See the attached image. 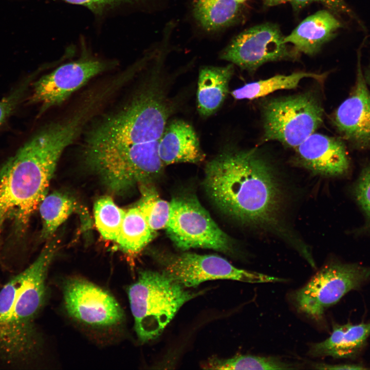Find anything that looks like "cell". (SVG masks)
<instances>
[{"mask_svg":"<svg viewBox=\"0 0 370 370\" xmlns=\"http://www.w3.org/2000/svg\"><path fill=\"white\" fill-rule=\"evenodd\" d=\"M284 38L275 24L257 25L234 36L219 57L242 69L254 71L267 62L297 57L299 52L284 42Z\"/></svg>","mask_w":370,"mask_h":370,"instance_id":"cell-10","label":"cell"},{"mask_svg":"<svg viewBox=\"0 0 370 370\" xmlns=\"http://www.w3.org/2000/svg\"><path fill=\"white\" fill-rule=\"evenodd\" d=\"M156 232L149 226L137 207L125 211L116 240L120 249L131 255L139 253L155 237Z\"/></svg>","mask_w":370,"mask_h":370,"instance_id":"cell-20","label":"cell"},{"mask_svg":"<svg viewBox=\"0 0 370 370\" xmlns=\"http://www.w3.org/2000/svg\"><path fill=\"white\" fill-rule=\"evenodd\" d=\"M48 243L28 267L13 276L0 290V360L23 364L41 347L35 320L46 295V278L58 248Z\"/></svg>","mask_w":370,"mask_h":370,"instance_id":"cell-3","label":"cell"},{"mask_svg":"<svg viewBox=\"0 0 370 370\" xmlns=\"http://www.w3.org/2000/svg\"><path fill=\"white\" fill-rule=\"evenodd\" d=\"M205 368L214 369H295L291 363L274 357L253 355H239L220 359L213 358L203 365Z\"/></svg>","mask_w":370,"mask_h":370,"instance_id":"cell-24","label":"cell"},{"mask_svg":"<svg viewBox=\"0 0 370 370\" xmlns=\"http://www.w3.org/2000/svg\"><path fill=\"white\" fill-rule=\"evenodd\" d=\"M162 271L184 287H195L207 281L225 279L250 283L283 282L284 279L238 269L215 255L184 252L159 258Z\"/></svg>","mask_w":370,"mask_h":370,"instance_id":"cell-9","label":"cell"},{"mask_svg":"<svg viewBox=\"0 0 370 370\" xmlns=\"http://www.w3.org/2000/svg\"><path fill=\"white\" fill-rule=\"evenodd\" d=\"M33 76L28 77L8 95L0 100V126L13 114L25 98Z\"/></svg>","mask_w":370,"mask_h":370,"instance_id":"cell-27","label":"cell"},{"mask_svg":"<svg viewBox=\"0 0 370 370\" xmlns=\"http://www.w3.org/2000/svg\"><path fill=\"white\" fill-rule=\"evenodd\" d=\"M355 196L359 205L370 218V162L363 168L359 176Z\"/></svg>","mask_w":370,"mask_h":370,"instance_id":"cell-28","label":"cell"},{"mask_svg":"<svg viewBox=\"0 0 370 370\" xmlns=\"http://www.w3.org/2000/svg\"><path fill=\"white\" fill-rule=\"evenodd\" d=\"M65 309L79 323L95 328H108L120 324L124 312L116 299L92 282L71 278L63 287Z\"/></svg>","mask_w":370,"mask_h":370,"instance_id":"cell-11","label":"cell"},{"mask_svg":"<svg viewBox=\"0 0 370 370\" xmlns=\"http://www.w3.org/2000/svg\"><path fill=\"white\" fill-rule=\"evenodd\" d=\"M370 276V268L355 264L331 263L318 271L293 294L298 310L319 320L325 309L357 289Z\"/></svg>","mask_w":370,"mask_h":370,"instance_id":"cell-8","label":"cell"},{"mask_svg":"<svg viewBox=\"0 0 370 370\" xmlns=\"http://www.w3.org/2000/svg\"><path fill=\"white\" fill-rule=\"evenodd\" d=\"M39 209L42 222L41 238L43 239L50 238L72 213L82 210L73 197L60 192L46 195Z\"/></svg>","mask_w":370,"mask_h":370,"instance_id":"cell-21","label":"cell"},{"mask_svg":"<svg viewBox=\"0 0 370 370\" xmlns=\"http://www.w3.org/2000/svg\"><path fill=\"white\" fill-rule=\"evenodd\" d=\"M264 139L296 148L323 122V109L306 93L270 100L263 106Z\"/></svg>","mask_w":370,"mask_h":370,"instance_id":"cell-6","label":"cell"},{"mask_svg":"<svg viewBox=\"0 0 370 370\" xmlns=\"http://www.w3.org/2000/svg\"><path fill=\"white\" fill-rule=\"evenodd\" d=\"M290 0H264V4L267 6H274L290 2Z\"/></svg>","mask_w":370,"mask_h":370,"instance_id":"cell-31","label":"cell"},{"mask_svg":"<svg viewBox=\"0 0 370 370\" xmlns=\"http://www.w3.org/2000/svg\"><path fill=\"white\" fill-rule=\"evenodd\" d=\"M169 115V108L160 93L152 88L144 90L87 131L83 156L159 140Z\"/></svg>","mask_w":370,"mask_h":370,"instance_id":"cell-4","label":"cell"},{"mask_svg":"<svg viewBox=\"0 0 370 370\" xmlns=\"http://www.w3.org/2000/svg\"><path fill=\"white\" fill-rule=\"evenodd\" d=\"M94 210L96 226L100 234L105 239L116 241L125 211L107 196L95 202Z\"/></svg>","mask_w":370,"mask_h":370,"instance_id":"cell-25","label":"cell"},{"mask_svg":"<svg viewBox=\"0 0 370 370\" xmlns=\"http://www.w3.org/2000/svg\"><path fill=\"white\" fill-rule=\"evenodd\" d=\"M304 78H311L321 81L324 78V75L305 72H295L289 75H279L266 80L247 83L233 90L231 94L237 100H252L265 96L276 90L295 88Z\"/></svg>","mask_w":370,"mask_h":370,"instance_id":"cell-22","label":"cell"},{"mask_svg":"<svg viewBox=\"0 0 370 370\" xmlns=\"http://www.w3.org/2000/svg\"><path fill=\"white\" fill-rule=\"evenodd\" d=\"M158 153L164 165L179 162L198 163L205 155L192 126L182 120L166 125L159 141Z\"/></svg>","mask_w":370,"mask_h":370,"instance_id":"cell-16","label":"cell"},{"mask_svg":"<svg viewBox=\"0 0 370 370\" xmlns=\"http://www.w3.org/2000/svg\"><path fill=\"white\" fill-rule=\"evenodd\" d=\"M234 1L240 4H244L246 1H247L248 0H234Z\"/></svg>","mask_w":370,"mask_h":370,"instance_id":"cell-33","label":"cell"},{"mask_svg":"<svg viewBox=\"0 0 370 370\" xmlns=\"http://www.w3.org/2000/svg\"><path fill=\"white\" fill-rule=\"evenodd\" d=\"M243 4L234 0H192V12L206 32L214 33L237 24L242 18Z\"/></svg>","mask_w":370,"mask_h":370,"instance_id":"cell-19","label":"cell"},{"mask_svg":"<svg viewBox=\"0 0 370 370\" xmlns=\"http://www.w3.org/2000/svg\"><path fill=\"white\" fill-rule=\"evenodd\" d=\"M369 335L370 322L336 324L329 337L311 346L309 354L314 357L349 358L361 349Z\"/></svg>","mask_w":370,"mask_h":370,"instance_id":"cell-17","label":"cell"},{"mask_svg":"<svg viewBox=\"0 0 370 370\" xmlns=\"http://www.w3.org/2000/svg\"><path fill=\"white\" fill-rule=\"evenodd\" d=\"M290 2L295 11L300 10L312 3L317 2L334 12L354 16L344 0H290Z\"/></svg>","mask_w":370,"mask_h":370,"instance_id":"cell-29","label":"cell"},{"mask_svg":"<svg viewBox=\"0 0 370 370\" xmlns=\"http://www.w3.org/2000/svg\"><path fill=\"white\" fill-rule=\"evenodd\" d=\"M150 183L140 185L141 198L136 207L150 228L156 232L165 228L170 214V202L161 199Z\"/></svg>","mask_w":370,"mask_h":370,"instance_id":"cell-23","label":"cell"},{"mask_svg":"<svg viewBox=\"0 0 370 370\" xmlns=\"http://www.w3.org/2000/svg\"><path fill=\"white\" fill-rule=\"evenodd\" d=\"M204 186L220 210L242 223L276 222L281 188L270 165L255 150L227 151L209 161Z\"/></svg>","mask_w":370,"mask_h":370,"instance_id":"cell-2","label":"cell"},{"mask_svg":"<svg viewBox=\"0 0 370 370\" xmlns=\"http://www.w3.org/2000/svg\"><path fill=\"white\" fill-rule=\"evenodd\" d=\"M167 234L182 250L210 249L224 253L233 250L232 240L215 223L197 197L184 194L172 199Z\"/></svg>","mask_w":370,"mask_h":370,"instance_id":"cell-7","label":"cell"},{"mask_svg":"<svg viewBox=\"0 0 370 370\" xmlns=\"http://www.w3.org/2000/svg\"><path fill=\"white\" fill-rule=\"evenodd\" d=\"M295 149L300 164L317 174L338 176L349 170V158L341 139L313 133Z\"/></svg>","mask_w":370,"mask_h":370,"instance_id":"cell-14","label":"cell"},{"mask_svg":"<svg viewBox=\"0 0 370 370\" xmlns=\"http://www.w3.org/2000/svg\"><path fill=\"white\" fill-rule=\"evenodd\" d=\"M364 76L366 83L370 85V66Z\"/></svg>","mask_w":370,"mask_h":370,"instance_id":"cell-32","label":"cell"},{"mask_svg":"<svg viewBox=\"0 0 370 370\" xmlns=\"http://www.w3.org/2000/svg\"><path fill=\"white\" fill-rule=\"evenodd\" d=\"M359 53L354 85L335 112L332 120L342 138L354 148L363 150L370 149V92Z\"/></svg>","mask_w":370,"mask_h":370,"instance_id":"cell-13","label":"cell"},{"mask_svg":"<svg viewBox=\"0 0 370 370\" xmlns=\"http://www.w3.org/2000/svg\"><path fill=\"white\" fill-rule=\"evenodd\" d=\"M342 27V23L332 13L321 10L302 21L289 35L285 36L284 42L292 44L299 53L313 55L335 36Z\"/></svg>","mask_w":370,"mask_h":370,"instance_id":"cell-15","label":"cell"},{"mask_svg":"<svg viewBox=\"0 0 370 370\" xmlns=\"http://www.w3.org/2000/svg\"><path fill=\"white\" fill-rule=\"evenodd\" d=\"M201 293L186 289L162 271H140L127 290L140 341L145 343L158 337L180 308Z\"/></svg>","mask_w":370,"mask_h":370,"instance_id":"cell-5","label":"cell"},{"mask_svg":"<svg viewBox=\"0 0 370 370\" xmlns=\"http://www.w3.org/2000/svg\"><path fill=\"white\" fill-rule=\"evenodd\" d=\"M67 3L84 6L94 10L121 4H139L145 9L156 12L165 8L172 0H63Z\"/></svg>","mask_w":370,"mask_h":370,"instance_id":"cell-26","label":"cell"},{"mask_svg":"<svg viewBox=\"0 0 370 370\" xmlns=\"http://www.w3.org/2000/svg\"><path fill=\"white\" fill-rule=\"evenodd\" d=\"M316 368L319 369H364L361 365L355 364H344L337 365H330L326 364H319L316 366Z\"/></svg>","mask_w":370,"mask_h":370,"instance_id":"cell-30","label":"cell"},{"mask_svg":"<svg viewBox=\"0 0 370 370\" xmlns=\"http://www.w3.org/2000/svg\"><path fill=\"white\" fill-rule=\"evenodd\" d=\"M70 115L50 124L24 143L0 169V245L4 226L10 224L9 247L20 244L31 217L47 195L50 181L64 150L83 128Z\"/></svg>","mask_w":370,"mask_h":370,"instance_id":"cell-1","label":"cell"},{"mask_svg":"<svg viewBox=\"0 0 370 370\" xmlns=\"http://www.w3.org/2000/svg\"><path fill=\"white\" fill-rule=\"evenodd\" d=\"M234 72L233 64L206 66L199 70L197 93V109L203 117L214 114L224 102Z\"/></svg>","mask_w":370,"mask_h":370,"instance_id":"cell-18","label":"cell"},{"mask_svg":"<svg viewBox=\"0 0 370 370\" xmlns=\"http://www.w3.org/2000/svg\"><path fill=\"white\" fill-rule=\"evenodd\" d=\"M98 60H86L63 64L34 82L30 104L40 105L39 115L63 103L91 78L106 70Z\"/></svg>","mask_w":370,"mask_h":370,"instance_id":"cell-12","label":"cell"}]
</instances>
